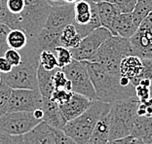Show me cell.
Listing matches in <instances>:
<instances>
[{"mask_svg":"<svg viewBox=\"0 0 152 144\" xmlns=\"http://www.w3.org/2000/svg\"><path fill=\"white\" fill-rule=\"evenodd\" d=\"M72 84V92L85 95L91 100H98L96 94L90 77L85 61L73 60L68 65L61 68Z\"/></svg>","mask_w":152,"mask_h":144,"instance_id":"cell-7","label":"cell"},{"mask_svg":"<svg viewBox=\"0 0 152 144\" xmlns=\"http://www.w3.org/2000/svg\"><path fill=\"white\" fill-rule=\"evenodd\" d=\"M23 60L18 66H14L8 73L1 74V82L14 89L38 90L37 69L39 67V57L41 52L31 40L26 48L20 51Z\"/></svg>","mask_w":152,"mask_h":144,"instance_id":"cell-2","label":"cell"},{"mask_svg":"<svg viewBox=\"0 0 152 144\" xmlns=\"http://www.w3.org/2000/svg\"><path fill=\"white\" fill-rule=\"evenodd\" d=\"M90 1L94 2V3H99V2H103V1H108V0H90Z\"/></svg>","mask_w":152,"mask_h":144,"instance_id":"cell-47","label":"cell"},{"mask_svg":"<svg viewBox=\"0 0 152 144\" xmlns=\"http://www.w3.org/2000/svg\"><path fill=\"white\" fill-rule=\"evenodd\" d=\"M23 144H55L53 128L42 121L36 127L23 135Z\"/></svg>","mask_w":152,"mask_h":144,"instance_id":"cell-15","label":"cell"},{"mask_svg":"<svg viewBox=\"0 0 152 144\" xmlns=\"http://www.w3.org/2000/svg\"><path fill=\"white\" fill-rule=\"evenodd\" d=\"M25 2L23 11L15 18L18 29L25 31L28 40H33L45 27L52 6L46 0H25Z\"/></svg>","mask_w":152,"mask_h":144,"instance_id":"cell-6","label":"cell"},{"mask_svg":"<svg viewBox=\"0 0 152 144\" xmlns=\"http://www.w3.org/2000/svg\"><path fill=\"white\" fill-rule=\"evenodd\" d=\"M152 12V0H137L133 11V19L137 26H140L142 20Z\"/></svg>","mask_w":152,"mask_h":144,"instance_id":"cell-25","label":"cell"},{"mask_svg":"<svg viewBox=\"0 0 152 144\" xmlns=\"http://www.w3.org/2000/svg\"><path fill=\"white\" fill-rule=\"evenodd\" d=\"M81 36L73 25H68L64 27L61 34V46L67 49H75L81 43Z\"/></svg>","mask_w":152,"mask_h":144,"instance_id":"cell-23","label":"cell"},{"mask_svg":"<svg viewBox=\"0 0 152 144\" xmlns=\"http://www.w3.org/2000/svg\"><path fill=\"white\" fill-rule=\"evenodd\" d=\"M53 84L55 89H64L72 92V84L61 68H56L53 75Z\"/></svg>","mask_w":152,"mask_h":144,"instance_id":"cell-27","label":"cell"},{"mask_svg":"<svg viewBox=\"0 0 152 144\" xmlns=\"http://www.w3.org/2000/svg\"><path fill=\"white\" fill-rule=\"evenodd\" d=\"M33 116L35 117L36 119L38 120H41V121H43V117H44V113H43V110L41 108L39 109H36V110H34L32 112Z\"/></svg>","mask_w":152,"mask_h":144,"instance_id":"cell-42","label":"cell"},{"mask_svg":"<svg viewBox=\"0 0 152 144\" xmlns=\"http://www.w3.org/2000/svg\"><path fill=\"white\" fill-rule=\"evenodd\" d=\"M109 118L108 114L96 123L87 144H106L109 141Z\"/></svg>","mask_w":152,"mask_h":144,"instance_id":"cell-22","label":"cell"},{"mask_svg":"<svg viewBox=\"0 0 152 144\" xmlns=\"http://www.w3.org/2000/svg\"><path fill=\"white\" fill-rule=\"evenodd\" d=\"M63 28L44 27L38 33L35 39L31 40L40 52L51 51L55 53L56 48L61 46V34Z\"/></svg>","mask_w":152,"mask_h":144,"instance_id":"cell-14","label":"cell"},{"mask_svg":"<svg viewBox=\"0 0 152 144\" xmlns=\"http://www.w3.org/2000/svg\"><path fill=\"white\" fill-rule=\"evenodd\" d=\"M133 136H127V137L119 138V139H114V140H109L106 144H129V142L132 140Z\"/></svg>","mask_w":152,"mask_h":144,"instance_id":"cell-40","label":"cell"},{"mask_svg":"<svg viewBox=\"0 0 152 144\" xmlns=\"http://www.w3.org/2000/svg\"><path fill=\"white\" fill-rule=\"evenodd\" d=\"M94 85L98 100L112 104L118 100L137 98L134 86L124 87L120 83V74H112L104 70L98 63L85 61Z\"/></svg>","mask_w":152,"mask_h":144,"instance_id":"cell-1","label":"cell"},{"mask_svg":"<svg viewBox=\"0 0 152 144\" xmlns=\"http://www.w3.org/2000/svg\"><path fill=\"white\" fill-rule=\"evenodd\" d=\"M112 33L104 27H99L81 40V43L75 49H70L73 60L80 61H91L94 59L99 48L105 40L110 38Z\"/></svg>","mask_w":152,"mask_h":144,"instance_id":"cell-10","label":"cell"},{"mask_svg":"<svg viewBox=\"0 0 152 144\" xmlns=\"http://www.w3.org/2000/svg\"><path fill=\"white\" fill-rule=\"evenodd\" d=\"M41 109H42L44 113L43 121L45 123H47L48 125L54 129H64V127L66 123H65L63 116H61V113L60 111V106H58L57 102L51 100L49 98L43 97Z\"/></svg>","mask_w":152,"mask_h":144,"instance_id":"cell-16","label":"cell"},{"mask_svg":"<svg viewBox=\"0 0 152 144\" xmlns=\"http://www.w3.org/2000/svg\"><path fill=\"white\" fill-rule=\"evenodd\" d=\"M11 92L12 89L1 82L0 84V115L6 112V105L8 103Z\"/></svg>","mask_w":152,"mask_h":144,"instance_id":"cell-33","label":"cell"},{"mask_svg":"<svg viewBox=\"0 0 152 144\" xmlns=\"http://www.w3.org/2000/svg\"><path fill=\"white\" fill-rule=\"evenodd\" d=\"M7 43L10 49L20 51L26 47L28 43V37L22 29H11L8 34Z\"/></svg>","mask_w":152,"mask_h":144,"instance_id":"cell-24","label":"cell"},{"mask_svg":"<svg viewBox=\"0 0 152 144\" xmlns=\"http://www.w3.org/2000/svg\"><path fill=\"white\" fill-rule=\"evenodd\" d=\"M46 1L49 3V4L53 7V6H60V5H64L65 3L63 0H46Z\"/></svg>","mask_w":152,"mask_h":144,"instance_id":"cell-43","label":"cell"},{"mask_svg":"<svg viewBox=\"0 0 152 144\" xmlns=\"http://www.w3.org/2000/svg\"><path fill=\"white\" fill-rule=\"evenodd\" d=\"M0 84H1V73H0Z\"/></svg>","mask_w":152,"mask_h":144,"instance_id":"cell-49","label":"cell"},{"mask_svg":"<svg viewBox=\"0 0 152 144\" xmlns=\"http://www.w3.org/2000/svg\"><path fill=\"white\" fill-rule=\"evenodd\" d=\"M13 66L11 65V63L6 60L5 57H0V73L4 74L8 73L12 70Z\"/></svg>","mask_w":152,"mask_h":144,"instance_id":"cell-39","label":"cell"},{"mask_svg":"<svg viewBox=\"0 0 152 144\" xmlns=\"http://www.w3.org/2000/svg\"><path fill=\"white\" fill-rule=\"evenodd\" d=\"M0 144H23V135H15L0 132Z\"/></svg>","mask_w":152,"mask_h":144,"instance_id":"cell-36","label":"cell"},{"mask_svg":"<svg viewBox=\"0 0 152 144\" xmlns=\"http://www.w3.org/2000/svg\"><path fill=\"white\" fill-rule=\"evenodd\" d=\"M72 95H73V92H69L64 89H55L51 97V100L57 102L58 104H64L69 101Z\"/></svg>","mask_w":152,"mask_h":144,"instance_id":"cell-31","label":"cell"},{"mask_svg":"<svg viewBox=\"0 0 152 144\" xmlns=\"http://www.w3.org/2000/svg\"><path fill=\"white\" fill-rule=\"evenodd\" d=\"M129 41L134 56L140 57V59L152 57V14L142 20Z\"/></svg>","mask_w":152,"mask_h":144,"instance_id":"cell-11","label":"cell"},{"mask_svg":"<svg viewBox=\"0 0 152 144\" xmlns=\"http://www.w3.org/2000/svg\"><path fill=\"white\" fill-rule=\"evenodd\" d=\"M25 0H6V6L9 12L14 16H19L25 9Z\"/></svg>","mask_w":152,"mask_h":144,"instance_id":"cell-34","label":"cell"},{"mask_svg":"<svg viewBox=\"0 0 152 144\" xmlns=\"http://www.w3.org/2000/svg\"><path fill=\"white\" fill-rule=\"evenodd\" d=\"M55 55H56V57H57L58 68H64V66H66L69 63H71L72 60H73V57H72L70 49H67V48L63 47V46L56 48Z\"/></svg>","mask_w":152,"mask_h":144,"instance_id":"cell-28","label":"cell"},{"mask_svg":"<svg viewBox=\"0 0 152 144\" xmlns=\"http://www.w3.org/2000/svg\"><path fill=\"white\" fill-rule=\"evenodd\" d=\"M42 102L43 97L38 90L14 89L6 105V112H33L42 107Z\"/></svg>","mask_w":152,"mask_h":144,"instance_id":"cell-9","label":"cell"},{"mask_svg":"<svg viewBox=\"0 0 152 144\" xmlns=\"http://www.w3.org/2000/svg\"><path fill=\"white\" fill-rule=\"evenodd\" d=\"M41 122L32 112H6L0 115V132L23 135Z\"/></svg>","mask_w":152,"mask_h":144,"instance_id":"cell-8","label":"cell"},{"mask_svg":"<svg viewBox=\"0 0 152 144\" xmlns=\"http://www.w3.org/2000/svg\"><path fill=\"white\" fill-rule=\"evenodd\" d=\"M92 101L93 100L86 97L85 95L73 92L69 101L64 104H58L60 111L65 123L69 122L83 114L92 104Z\"/></svg>","mask_w":152,"mask_h":144,"instance_id":"cell-12","label":"cell"},{"mask_svg":"<svg viewBox=\"0 0 152 144\" xmlns=\"http://www.w3.org/2000/svg\"><path fill=\"white\" fill-rule=\"evenodd\" d=\"M53 132L55 135V144H77L75 140L68 136L63 129L53 128Z\"/></svg>","mask_w":152,"mask_h":144,"instance_id":"cell-35","label":"cell"},{"mask_svg":"<svg viewBox=\"0 0 152 144\" xmlns=\"http://www.w3.org/2000/svg\"><path fill=\"white\" fill-rule=\"evenodd\" d=\"M74 4H64L60 6H53L50 15L48 17L45 27L64 28L74 22Z\"/></svg>","mask_w":152,"mask_h":144,"instance_id":"cell-13","label":"cell"},{"mask_svg":"<svg viewBox=\"0 0 152 144\" xmlns=\"http://www.w3.org/2000/svg\"><path fill=\"white\" fill-rule=\"evenodd\" d=\"M10 31L11 28L9 26L0 23V57H4L5 53L10 49L7 43V38Z\"/></svg>","mask_w":152,"mask_h":144,"instance_id":"cell-32","label":"cell"},{"mask_svg":"<svg viewBox=\"0 0 152 144\" xmlns=\"http://www.w3.org/2000/svg\"><path fill=\"white\" fill-rule=\"evenodd\" d=\"M136 88V95L140 102H144L147 99L151 97L150 95V88L148 87H143V86L137 85Z\"/></svg>","mask_w":152,"mask_h":144,"instance_id":"cell-38","label":"cell"},{"mask_svg":"<svg viewBox=\"0 0 152 144\" xmlns=\"http://www.w3.org/2000/svg\"><path fill=\"white\" fill-rule=\"evenodd\" d=\"M4 57H6V60L11 63V65L13 67L18 66L23 60L22 55H20V51H17V50H14V49H9L5 53Z\"/></svg>","mask_w":152,"mask_h":144,"instance_id":"cell-37","label":"cell"},{"mask_svg":"<svg viewBox=\"0 0 152 144\" xmlns=\"http://www.w3.org/2000/svg\"><path fill=\"white\" fill-rule=\"evenodd\" d=\"M129 144H147L146 142H144L142 139L140 138H137V137H133L132 140L129 142Z\"/></svg>","mask_w":152,"mask_h":144,"instance_id":"cell-45","label":"cell"},{"mask_svg":"<svg viewBox=\"0 0 152 144\" xmlns=\"http://www.w3.org/2000/svg\"><path fill=\"white\" fill-rule=\"evenodd\" d=\"M39 63L40 66H42L47 71H53L56 68H58L56 55H55L54 52H51V51H43V52H41L39 57Z\"/></svg>","mask_w":152,"mask_h":144,"instance_id":"cell-26","label":"cell"},{"mask_svg":"<svg viewBox=\"0 0 152 144\" xmlns=\"http://www.w3.org/2000/svg\"><path fill=\"white\" fill-rule=\"evenodd\" d=\"M137 98H129L113 102L108 113L109 140L132 135L134 123L137 118Z\"/></svg>","mask_w":152,"mask_h":144,"instance_id":"cell-4","label":"cell"},{"mask_svg":"<svg viewBox=\"0 0 152 144\" xmlns=\"http://www.w3.org/2000/svg\"><path fill=\"white\" fill-rule=\"evenodd\" d=\"M139 26L136 25L134 22L133 15L131 14H122L121 13L118 19L116 20L114 25V34L113 36H120L123 38L130 39L134 33Z\"/></svg>","mask_w":152,"mask_h":144,"instance_id":"cell-18","label":"cell"},{"mask_svg":"<svg viewBox=\"0 0 152 144\" xmlns=\"http://www.w3.org/2000/svg\"><path fill=\"white\" fill-rule=\"evenodd\" d=\"M141 60H142V70H141V73L137 79H134V80L131 82L134 87H137L139 85V82L141 79L152 80V57H143V59H141Z\"/></svg>","mask_w":152,"mask_h":144,"instance_id":"cell-29","label":"cell"},{"mask_svg":"<svg viewBox=\"0 0 152 144\" xmlns=\"http://www.w3.org/2000/svg\"><path fill=\"white\" fill-rule=\"evenodd\" d=\"M150 144H152V142H151V143H150Z\"/></svg>","mask_w":152,"mask_h":144,"instance_id":"cell-50","label":"cell"},{"mask_svg":"<svg viewBox=\"0 0 152 144\" xmlns=\"http://www.w3.org/2000/svg\"><path fill=\"white\" fill-rule=\"evenodd\" d=\"M108 2L112 3L120 13L131 14L134 10L137 0H108Z\"/></svg>","mask_w":152,"mask_h":144,"instance_id":"cell-30","label":"cell"},{"mask_svg":"<svg viewBox=\"0 0 152 144\" xmlns=\"http://www.w3.org/2000/svg\"><path fill=\"white\" fill-rule=\"evenodd\" d=\"M132 136L142 139L147 144L152 142V115L137 116L134 123Z\"/></svg>","mask_w":152,"mask_h":144,"instance_id":"cell-20","label":"cell"},{"mask_svg":"<svg viewBox=\"0 0 152 144\" xmlns=\"http://www.w3.org/2000/svg\"><path fill=\"white\" fill-rule=\"evenodd\" d=\"M134 55L129 39L111 36L102 44L90 63H98L109 73L120 74V63L124 57Z\"/></svg>","mask_w":152,"mask_h":144,"instance_id":"cell-5","label":"cell"},{"mask_svg":"<svg viewBox=\"0 0 152 144\" xmlns=\"http://www.w3.org/2000/svg\"><path fill=\"white\" fill-rule=\"evenodd\" d=\"M150 95H151V97H152V80H151V85H150Z\"/></svg>","mask_w":152,"mask_h":144,"instance_id":"cell-48","label":"cell"},{"mask_svg":"<svg viewBox=\"0 0 152 144\" xmlns=\"http://www.w3.org/2000/svg\"><path fill=\"white\" fill-rule=\"evenodd\" d=\"M151 14H152V12H151Z\"/></svg>","mask_w":152,"mask_h":144,"instance_id":"cell-51","label":"cell"},{"mask_svg":"<svg viewBox=\"0 0 152 144\" xmlns=\"http://www.w3.org/2000/svg\"><path fill=\"white\" fill-rule=\"evenodd\" d=\"M96 8H98L102 26L104 27L106 29H108L113 35L114 25H115L116 20L118 19V17L121 13L112 3H110L108 1L99 2V3H96Z\"/></svg>","mask_w":152,"mask_h":144,"instance_id":"cell-17","label":"cell"},{"mask_svg":"<svg viewBox=\"0 0 152 144\" xmlns=\"http://www.w3.org/2000/svg\"><path fill=\"white\" fill-rule=\"evenodd\" d=\"M110 107L111 104L107 102L92 101V104L83 114L64 125L63 131L77 144H87L96 123L108 114Z\"/></svg>","mask_w":152,"mask_h":144,"instance_id":"cell-3","label":"cell"},{"mask_svg":"<svg viewBox=\"0 0 152 144\" xmlns=\"http://www.w3.org/2000/svg\"><path fill=\"white\" fill-rule=\"evenodd\" d=\"M143 103L145 105V108H146V116H151L152 115V97L147 99Z\"/></svg>","mask_w":152,"mask_h":144,"instance_id":"cell-41","label":"cell"},{"mask_svg":"<svg viewBox=\"0 0 152 144\" xmlns=\"http://www.w3.org/2000/svg\"><path fill=\"white\" fill-rule=\"evenodd\" d=\"M139 85L143 86V87H148V88H150L151 80H149V79H141V80H140V82H139Z\"/></svg>","mask_w":152,"mask_h":144,"instance_id":"cell-44","label":"cell"},{"mask_svg":"<svg viewBox=\"0 0 152 144\" xmlns=\"http://www.w3.org/2000/svg\"><path fill=\"white\" fill-rule=\"evenodd\" d=\"M120 75L130 79L131 82L140 76L142 70V60L137 56H128L120 63Z\"/></svg>","mask_w":152,"mask_h":144,"instance_id":"cell-19","label":"cell"},{"mask_svg":"<svg viewBox=\"0 0 152 144\" xmlns=\"http://www.w3.org/2000/svg\"><path fill=\"white\" fill-rule=\"evenodd\" d=\"M56 70V69H55ZM53 71L45 70L42 66H40L37 69V84H38V91L42 95L44 98L51 99L53 92L55 91V87L53 84Z\"/></svg>","mask_w":152,"mask_h":144,"instance_id":"cell-21","label":"cell"},{"mask_svg":"<svg viewBox=\"0 0 152 144\" xmlns=\"http://www.w3.org/2000/svg\"><path fill=\"white\" fill-rule=\"evenodd\" d=\"M63 1L65 3V4H75L78 0H63Z\"/></svg>","mask_w":152,"mask_h":144,"instance_id":"cell-46","label":"cell"}]
</instances>
